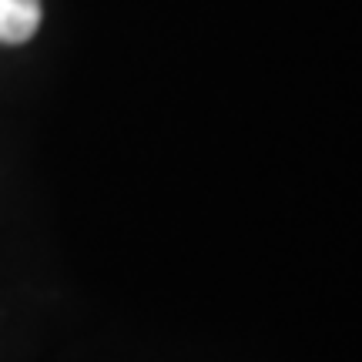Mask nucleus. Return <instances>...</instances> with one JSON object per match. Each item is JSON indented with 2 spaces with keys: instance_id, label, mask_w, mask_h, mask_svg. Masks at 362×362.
<instances>
[{
  "instance_id": "obj_1",
  "label": "nucleus",
  "mask_w": 362,
  "mask_h": 362,
  "mask_svg": "<svg viewBox=\"0 0 362 362\" xmlns=\"http://www.w3.org/2000/svg\"><path fill=\"white\" fill-rule=\"evenodd\" d=\"M40 27V0H0V44H24Z\"/></svg>"
}]
</instances>
